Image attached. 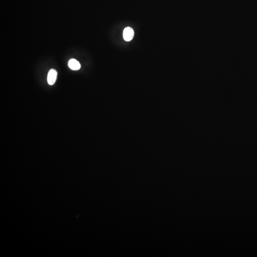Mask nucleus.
<instances>
[{
    "label": "nucleus",
    "instance_id": "obj_1",
    "mask_svg": "<svg viewBox=\"0 0 257 257\" xmlns=\"http://www.w3.org/2000/svg\"><path fill=\"white\" fill-rule=\"evenodd\" d=\"M134 35V31L131 27H126L123 31V37L125 41H130L133 40Z\"/></svg>",
    "mask_w": 257,
    "mask_h": 257
},
{
    "label": "nucleus",
    "instance_id": "obj_2",
    "mask_svg": "<svg viewBox=\"0 0 257 257\" xmlns=\"http://www.w3.org/2000/svg\"><path fill=\"white\" fill-rule=\"evenodd\" d=\"M57 73L55 70L51 69L49 72L47 76V81L49 85H54L56 81Z\"/></svg>",
    "mask_w": 257,
    "mask_h": 257
},
{
    "label": "nucleus",
    "instance_id": "obj_3",
    "mask_svg": "<svg viewBox=\"0 0 257 257\" xmlns=\"http://www.w3.org/2000/svg\"><path fill=\"white\" fill-rule=\"evenodd\" d=\"M68 66L71 69L74 71H77L81 68V64L79 62L74 59H72L69 61Z\"/></svg>",
    "mask_w": 257,
    "mask_h": 257
}]
</instances>
